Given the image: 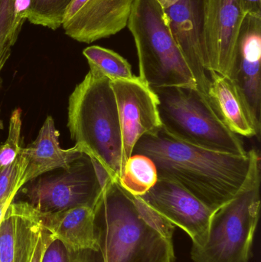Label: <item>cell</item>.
<instances>
[{
  "instance_id": "8fae6325",
  "label": "cell",
  "mask_w": 261,
  "mask_h": 262,
  "mask_svg": "<svg viewBox=\"0 0 261 262\" xmlns=\"http://www.w3.org/2000/svg\"><path fill=\"white\" fill-rule=\"evenodd\" d=\"M261 15L246 14L239 32L229 79L245 103L260 139Z\"/></svg>"
},
{
  "instance_id": "277c9868",
  "label": "cell",
  "mask_w": 261,
  "mask_h": 262,
  "mask_svg": "<svg viewBox=\"0 0 261 262\" xmlns=\"http://www.w3.org/2000/svg\"><path fill=\"white\" fill-rule=\"evenodd\" d=\"M127 27L134 39L138 78L143 82L152 90L173 86L197 87L157 0H135Z\"/></svg>"
},
{
  "instance_id": "7402d4cb",
  "label": "cell",
  "mask_w": 261,
  "mask_h": 262,
  "mask_svg": "<svg viewBox=\"0 0 261 262\" xmlns=\"http://www.w3.org/2000/svg\"><path fill=\"white\" fill-rule=\"evenodd\" d=\"M41 262H104V259L99 251H73L52 237Z\"/></svg>"
},
{
  "instance_id": "d6986e66",
  "label": "cell",
  "mask_w": 261,
  "mask_h": 262,
  "mask_svg": "<svg viewBox=\"0 0 261 262\" xmlns=\"http://www.w3.org/2000/svg\"><path fill=\"white\" fill-rule=\"evenodd\" d=\"M29 0H0V61L6 62L23 23Z\"/></svg>"
},
{
  "instance_id": "7a4b0ae2",
  "label": "cell",
  "mask_w": 261,
  "mask_h": 262,
  "mask_svg": "<svg viewBox=\"0 0 261 262\" xmlns=\"http://www.w3.org/2000/svg\"><path fill=\"white\" fill-rule=\"evenodd\" d=\"M104 262H175V226L107 177L93 206Z\"/></svg>"
},
{
  "instance_id": "4fadbf2b",
  "label": "cell",
  "mask_w": 261,
  "mask_h": 262,
  "mask_svg": "<svg viewBox=\"0 0 261 262\" xmlns=\"http://www.w3.org/2000/svg\"><path fill=\"white\" fill-rule=\"evenodd\" d=\"M163 9L172 35L194 76L198 89L207 96L209 78L202 46V0H179Z\"/></svg>"
},
{
  "instance_id": "ba28073f",
  "label": "cell",
  "mask_w": 261,
  "mask_h": 262,
  "mask_svg": "<svg viewBox=\"0 0 261 262\" xmlns=\"http://www.w3.org/2000/svg\"><path fill=\"white\" fill-rule=\"evenodd\" d=\"M245 16L242 0H202V46L208 72L231 76Z\"/></svg>"
},
{
  "instance_id": "2e32d148",
  "label": "cell",
  "mask_w": 261,
  "mask_h": 262,
  "mask_svg": "<svg viewBox=\"0 0 261 262\" xmlns=\"http://www.w3.org/2000/svg\"><path fill=\"white\" fill-rule=\"evenodd\" d=\"M43 223L54 238L72 250L99 251L94 209L91 206H78L56 213L43 214Z\"/></svg>"
},
{
  "instance_id": "ac0fdd59",
  "label": "cell",
  "mask_w": 261,
  "mask_h": 262,
  "mask_svg": "<svg viewBox=\"0 0 261 262\" xmlns=\"http://www.w3.org/2000/svg\"><path fill=\"white\" fill-rule=\"evenodd\" d=\"M117 181L129 193L141 196L158 181L157 170L154 163L147 156L132 154L126 161Z\"/></svg>"
},
{
  "instance_id": "5bb4252c",
  "label": "cell",
  "mask_w": 261,
  "mask_h": 262,
  "mask_svg": "<svg viewBox=\"0 0 261 262\" xmlns=\"http://www.w3.org/2000/svg\"><path fill=\"white\" fill-rule=\"evenodd\" d=\"M43 214L27 202H12L0 222V262H31Z\"/></svg>"
},
{
  "instance_id": "5b68a950",
  "label": "cell",
  "mask_w": 261,
  "mask_h": 262,
  "mask_svg": "<svg viewBox=\"0 0 261 262\" xmlns=\"http://www.w3.org/2000/svg\"><path fill=\"white\" fill-rule=\"evenodd\" d=\"M159 100L162 128L173 137L205 149L245 156L243 142L230 130L197 87L173 86L153 90Z\"/></svg>"
},
{
  "instance_id": "cb8c5ba5",
  "label": "cell",
  "mask_w": 261,
  "mask_h": 262,
  "mask_svg": "<svg viewBox=\"0 0 261 262\" xmlns=\"http://www.w3.org/2000/svg\"><path fill=\"white\" fill-rule=\"evenodd\" d=\"M21 111L15 109L9 120V136L4 144L0 146V166L10 164L19 154L21 130Z\"/></svg>"
},
{
  "instance_id": "4316f807",
  "label": "cell",
  "mask_w": 261,
  "mask_h": 262,
  "mask_svg": "<svg viewBox=\"0 0 261 262\" xmlns=\"http://www.w3.org/2000/svg\"><path fill=\"white\" fill-rule=\"evenodd\" d=\"M157 1L163 9H167V8L170 7L175 3H177L179 0H157Z\"/></svg>"
},
{
  "instance_id": "6da1fadb",
  "label": "cell",
  "mask_w": 261,
  "mask_h": 262,
  "mask_svg": "<svg viewBox=\"0 0 261 262\" xmlns=\"http://www.w3.org/2000/svg\"><path fill=\"white\" fill-rule=\"evenodd\" d=\"M132 154L147 156L158 179L177 183L215 210L239 193L260 162L256 149L245 156L211 150L185 143L162 127L143 136Z\"/></svg>"
},
{
  "instance_id": "7c38bea8",
  "label": "cell",
  "mask_w": 261,
  "mask_h": 262,
  "mask_svg": "<svg viewBox=\"0 0 261 262\" xmlns=\"http://www.w3.org/2000/svg\"><path fill=\"white\" fill-rule=\"evenodd\" d=\"M135 0H72L62 26L70 38L90 43L125 29Z\"/></svg>"
},
{
  "instance_id": "44dd1931",
  "label": "cell",
  "mask_w": 261,
  "mask_h": 262,
  "mask_svg": "<svg viewBox=\"0 0 261 262\" xmlns=\"http://www.w3.org/2000/svg\"><path fill=\"white\" fill-rule=\"evenodd\" d=\"M72 0H29L27 19L34 25L56 30L61 27Z\"/></svg>"
},
{
  "instance_id": "9c48e42d",
  "label": "cell",
  "mask_w": 261,
  "mask_h": 262,
  "mask_svg": "<svg viewBox=\"0 0 261 262\" xmlns=\"http://www.w3.org/2000/svg\"><path fill=\"white\" fill-rule=\"evenodd\" d=\"M116 98L122 139L121 173L131 157L136 142L146 134L162 127L159 100L155 92L138 76L131 80L111 81Z\"/></svg>"
},
{
  "instance_id": "d4e9b609",
  "label": "cell",
  "mask_w": 261,
  "mask_h": 262,
  "mask_svg": "<svg viewBox=\"0 0 261 262\" xmlns=\"http://www.w3.org/2000/svg\"><path fill=\"white\" fill-rule=\"evenodd\" d=\"M52 238L49 231L46 230L43 226L42 230L39 235L38 243H37L36 247H35V252H34L33 257H32L31 262H41L43 255H44V250L49 244V241Z\"/></svg>"
},
{
  "instance_id": "3957f363",
  "label": "cell",
  "mask_w": 261,
  "mask_h": 262,
  "mask_svg": "<svg viewBox=\"0 0 261 262\" xmlns=\"http://www.w3.org/2000/svg\"><path fill=\"white\" fill-rule=\"evenodd\" d=\"M67 127L75 145L98 163L109 178L119 180L122 139L109 78L90 69L69 98Z\"/></svg>"
},
{
  "instance_id": "e0dca14e",
  "label": "cell",
  "mask_w": 261,
  "mask_h": 262,
  "mask_svg": "<svg viewBox=\"0 0 261 262\" xmlns=\"http://www.w3.org/2000/svg\"><path fill=\"white\" fill-rule=\"evenodd\" d=\"M207 97L219 118L238 136L257 138L248 109L232 81L217 72H208Z\"/></svg>"
},
{
  "instance_id": "ffe728a7",
  "label": "cell",
  "mask_w": 261,
  "mask_h": 262,
  "mask_svg": "<svg viewBox=\"0 0 261 262\" xmlns=\"http://www.w3.org/2000/svg\"><path fill=\"white\" fill-rule=\"evenodd\" d=\"M90 69L97 71L110 81L131 80L136 78L127 59L116 52L101 46L86 48L83 52Z\"/></svg>"
},
{
  "instance_id": "484cf974",
  "label": "cell",
  "mask_w": 261,
  "mask_h": 262,
  "mask_svg": "<svg viewBox=\"0 0 261 262\" xmlns=\"http://www.w3.org/2000/svg\"><path fill=\"white\" fill-rule=\"evenodd\" d=\"M245 15H261V0H242Z\"/></svg>"
},
{
  "instance_id": "83f0119b",
  "label": "cell",
  "mask_w": 261,
  "mask_h": 262,
  "mask_svg": "<svg viewBox=\"0 0 261 262\" xmlns=\"http://www.w3.org/2000/svg\"><path fill=\"white\" fill-rule=\"evenodd\" d=\"M6 64L5 62H3V61H0V72H1L2 69H3V66H4V64ZM1 86H2V78L1 76H0V89H1Z\"/></svg>"
},
{
  "instance_id": "52a82bcc",
  "label": "cell",
  "mask_w": 261,
  "mask_h": 262,
  "mask_svg": "<svg viewBox=\"0 0 261 262\" xmlns=\"http://www.w3.org/2000/svg\"><path fill=\"white\" fill-rule=\"evenodd\" d=\"M58 175L25 184L21 192L32 207L43 214L56 213L78 206L93 208L107 178L104 169L85 154Z\"/></svg>"
},
{
  "instance_id": "603a6c76",
  "label": "cell",
  "mask_w": 261,
  "mask_h": 262,
  "mask_svg": "<svg viewBox=\"0 0 261 262\" xmlns=\"http://www.w3.org/2000/svg\"><path fill=\"white\" fill-rule=\"evenodd\" d=\"M27 166V160L21 151L10 164L0 166V202L23 187L22 177Z\"/></svg>"
},
{
  "instance_id": "8992f818",
  "label": "cell",
  "mask_w": 261,
  "mask_h": 262,
  "mask_svg": "<svg viewBox=\"0 0 261 262\" xmlns=\"http://www.w3.org/2000/svg\"><path fill=\"white\" fill-rule=\"evenodd\" d=\"M260 162L239 193L216 209L206 240L193 246L194 262H248L260 212Z\"/></svg>"
},
{
  "instance_id": "f1b7e54d",
  "label": "cell",
  "mask_w": 261,
  "mask_h": 262,
  "mask_svg": "<svg viewBox=\"0 0 261 262\" xmlns=\"http://www.w3.org/2000/svg\"><path fill=\"white\" fill-rule=\"evenodd\" d=\"M3 128H4V124H3V121L0 120V130H3Z\"/></svg>"
},
{
  "instance_id": "9a60e30c",
  "label": "cell",
  "mask_w": 261,
  "mask_h": 262,
  "mask_svg": "<svg viewBox=\"0 0 261 262\" xmlns=\"http://www.w3.org/2000/svg\"><path fill=\"white\" fill-rule=\"evenodd\" d=\"M58 138L59 133L55 128L53 118L49 116L35 141L20 149L27 160V166L22 177L23 184L54 169H69L74 162L85 155L77 145L70 149H62Z\"/></svg>"
},
{
  "instance_id": "30bf717a",
  "label": "cell",
  "mask_w": 261,
  "mask_h": 262,
  "mask_svg": "<svg viewBox=\"0 0 261 262\" xmlns=\"http://www.w3.org/2000/svg\"><path fill=\"white\" fill-rule=\"evenodd\" d=\"M136 197L158 215L188 234L193 246H203L216 209L208 207L186 189L165 179H158L147 193Z\"/></svg>"
}]
</instances>
